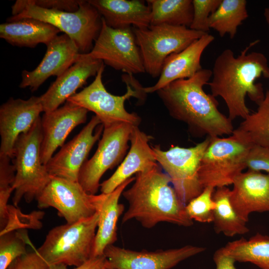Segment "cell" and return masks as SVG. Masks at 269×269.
Masks as SVG:
<instances>
[{
  "label": "cell",
  "instance_id": "obj_8",
  "mask_svg": "<svg viewBox=\"0 0 269 269\" xmlns=\"http://www.w3.org/2000/svg\"><path fill=\"white\" fill-rule=\"evenodd\" d=\"M250 146L232 135L227 137H210L199 170L203 188L215 189L233 184L235 178L246 168V157Z\"/></svg>",
  "mask_w": 269,
  "mask_h": 269
},
{
  "label": "cell",
  "instance_id": "obj_23",
  "mask_svg": "<svg viewBox=\"0 0 269 269\" xmlns=\"http://www.w3.org/2000/svg\"><path fill=\"white\" fill-rule=\"evenodd\" d=\"M134 180L131 177L109 193L95 194L97 212L99 214L92 257L104 255L106 248L117 240V222L125 207L119 199L126 187Z\"/></svg>",
  "mask_w": 269,
  "mask_h": 269
},
{
  "label": "cell",
  "instance_id": "obj_42",
  "mask_svg": "<svg viewBox=\"0 0 269 269\" xmlns=\"http://www.w3.org/2000/svg\"><path fill=\"white\" fill-rule=\"evenodd\" d=\"M266 95H267L268 96H269V88L268 91H267V92L266 93Z\"/></svg>",
  "mask_w": 269,
  "mask_h": 269
},
{
  "label": "cell",
  "instance_id": "obj_14",
  "mask_svg": "<svg viewBox=\"0 0 269 269\" xmlns=\"http://www.w3.org/2000/svg\"><path fill=\"white\" fill-rule=\"evenodd\" d=\"M103 130L100 119L95 115L93 116L80 133L64 144L48 161L45 166L49 174L78 182L80 170Z\"/></svg>",
  "mask_w": 269,
  "mask_h": 269
},
{
  "label": "cell",
  "instance_id": "obj_11",
  "mask_svg": "<svg viewBox=\"0 0 269 269\" xmlns=\"http://www.w3.org/2000/svg\"><path fill=\"white\" fill-rule=\"evenodd\" d=\"M104 63L99 69L92 83L67 101L95 114L104 127L117 123H127L138 127L141 118L135 113H129L125 108V101L131 97L142 101L139 94L130 85L122 96H116L108 92L103 81Z\"/></svg>",
  "mask_w": 269,
  "mask_h": 269
},
{
  "label": "cell",
  "instance_id": "obj_40",
  "mask_svg": "<svg viewBox=\"0 0 269 269\" xmlns=\"http://www.w3.org/2000/svg\"><path fill=\"white\" fill-rule=\"evenodd\" d=\"M264 15L269 29V6L265 9Z\"/></svg>",
  "mask_w": 269,
  "mask_h": 269
},
{
  "label": "cell",
  "instance_id": "obj_34",
  "mask_svg": "<svg viewBox=\"0 0 269 269\" xmlns=\"http://www.w3.org/2000/svg\"><path fill=\"white\" fill-rule=\"evenodd\" d=\"M10 158L0 155V210H5L11 193L15 176V169L10 163Z\"/></svg>",
  "mask_w": 269,
  "mask_h": 269
},
{
  "label": "cell",
  "instance_id": "obj_33",
  "mask_svg": "<svg viewBox=\"0 0 269 269\" xmlns=\"http://www.w3.org/2000/svg\"><path fill=\"white\" fill-rule=\"evenodd\" d=\"M222 0H192L193 19L191 29L209 33V18L217 8Z\"/></svg>",
  "mask_w": 269,
  "mask_h": 269
},
{
  "label": "cell",
  "instance_id": "obj_25",
  "mask_svg": "<svg viewBox=\"0 0 269 269\" xmlns=\"http://www.w3.org/2000/svg\"><path fill=\"white\" fill-rule=\"evenodd\" d=\"M61 31L53 25L32 18H23L0 25V37L13 46L33 48L45 45Z\"/></svg>",
  "mask_w": 269,
  "mask_h": 269
},
{
  "label": "cell",
  "instance_id": "obj_29",
  "mask_svg": "<svg viewBox=\"0 0 269 269\" xmlns=\"http://www.w3.org/2000/svg\"><path fill=\"white\" fill-rule=\"evenodd\" d=\"M150 25L167 24L190 27L193 14L192 0H147Z\"/></svg>",
  "mask_w": 269,
  "mask_h": 269
},
{
  "label": "cell",
  "instance_id": "obj_1",
  "mask_svg": "<svg viewBox=\"0 0 269 269\" xmlns=\"http://www.w3.org/2000/svg\"><path fill=\"white\" fill-rule=\"evenodd\" d=\"M258 42L250 43L237 56L231 49H226L214 61L208 85L212 95L224 101L232 121L244 119L250 114L246 104L247 95L258 105L265 98L262 85L256 82L262 76L269 79L268 59L262 53L249 52Z\"/></svg>",
  "mask_w": 269,
  "mask_h": 269
},
{
  "label": "cell",
  "instance_id": "obj_16",
  "mask_svg": "<svg viewBox=\"0 0 269 269\" xmlns=\"http://www.w3.org/2000/svg\"><path fill=\"white\" fill-rule=\"evenodd\" d=\"M43 112L40 97L28 99L10 98L0 107V155L11 159L18 136L27 131Z\"/></svg>",
  "mask_w": 269,
  "mask_h": 269
},
{
  "label": "cell",
  "instance_id": "obj_13",
  "mask_svg": "<svg viewBox=\"0 0 269 269\" xmlns=\"http://www.w3.org/2000/svg\"><path fill=\"white\" fill-rule=\"evenodd\" d=\"M40 209L53 207L67 223L73 224L97 212L95 194H88L78 182L51 176V179L36 199Z\"/></svg>",
  "mask_w": 269,
  "mask_h": 269
},
{
  "label": "cell",
  "instance_id": "obj_39",
  "mask_svg": "<svg viewBox=\"0 0 269 269\" xmlns=\"http://www.w3.org/2000/svg\"><path fill=\"white\" fill-rule=\"evenodd\" d=\"M216 269H237L235 265L236 261L231 257L225 254L220 249L213 256Z\"/></svg>",
  "mask_w": 269,
  "mask_h": 269
},
{
  "label": "cell",
  "instance_id": "obj_7",
  "mask_svg": "<svg viewBox=\"0 0 269 269\" xmlns=\"http://www.w3.org/2000/svg\"><path fill=\"white\" fill-rule=\"evenodd\" d=\"M133 31L142 57L145 72L153 78L160 76L166 58L179 52L205 33L183 26L150 25Z\"/></svg>",
  "mask_w": 269,
  "mask_h": 269
},
{
  "label": "cell",
  "instance_id": "obj_10",
  "mask_svg": "<svg viewBox=\"0 0 269 269\" xmlns=\"http://www.w3.org/2000/svg\"><path fill=\"white\" fill-rule=\"evenodd\" d=\"M133 127L121 123L104 127L95 153L85 161L79 175L78 182L88 194H96L105 172L123 161Z\"/></svg>",
  "mask_w": 269,
  "mask_h": 269
},
{
  "label": "cell",
  "instance_id": "obj_32",
  "mask_svg": "<svg viewBox=\"0 0 269 269\" xmlns=\"http://www.w3.org/2000/svg\"><path fill=\"white\" fill-rule=\"evenodd\" d=\"M215 188L207 187L197 196L185 205L189 217L200 223H211L213 221V213L216 204L213 199Z\"/></svg>",
  "mask_w": 269,
  "mask_h": 269
},
{
  "label": "cell",
  "instance_id": "obj_9",
  "mask_svg": "<svg viewBox=\"0 0 269 269\" xmlns=\"http://www.w3.org/2000/svg\"><path fill=\"white\" fill-rule=\"evenodd\" d=\"M207 137L188 147L172 146L162 150L160 145L151 146L155 158L171 179L176 193L186 205L203 191L199 176L202 157L210 142Z\"/></svg>",
  "mask_w": 269,
  "mask_h": 269
},
{
  "label": "cell",
  "instance_id": "obj_20",
  "mask_svg": "<svg viewBox=\"0 0 269 269\" xmlns=\"http://www.w3.org/2000/svg\"><path fill=\"white\" fill-rule=\"evenodd\" d=\"M232 185L230 201L244 221L247 223L252 213L269 211V174L248 170L240 174Z\"/></svg>",
  "mask_w": 269,
  "mask_h": 269
},
{
  "label": "cell",
  "instance_id": "obj_24",
  "mask_svg": "<svg viewBox=\"0 0 269 269\" xmlns=\"http://www.w3.org/2000/svg\"><path fill=\"white\" fill-rule=\"evenodd\" d=\"M113 28L144 29L150 26V8L139 0H88Z\"/></svg>",
  "mask_w": 269,
  "mask_h": 269
},
{
  "label": "cell",
  "instance_id": "obj_26",
  "mask_svg": "<svg viewBox=\"0 0 269 269\" xmlns=\"http://www.w3.org/2000/svg\"><path fill=\"white\" fill-rule=\"evenodd\" d=\"M236 262L250 263L261 269H269V237L258 233L249 239L242 238L219 249Z\"/></svg>",
  "mask_w": 269,
  "mask_h": 269
},
{
  "label": "cell",
  "instance_id": "obj_28",
  "mask_svg": "<svg viewBox=\"0 0 269 269\" xmlns=\"http://www.w3.org/2000/svg\"><path fill=\"white\" fill-rule=\"evenodd\" d=\"M230 191L227 187H222L217 188L213 193L216 204L213 221L214 230L227 237L244 235L249 231L247 222L238 216L231 204Z\"/></svg>",
  "mask_w": 269,
  "mask_h": 269
},
{
  "label": "cell",
  "instance_id": "obj_15",
  "mask_svg": "<svg viewBox=\"0 0 269 269\" xmlns=\"http://www.w3.org/2000/svg\"><path fill=\"white\" fill-rule=\"evenodd\" d=\"M205 250L186 245L165 250L136 251L111 245L106 248L104 255L109 266L115 269H170Z\"/></svg>",
  "mask_w": 269,
  "mask_h": 269
},
{
  "label": "cell",
  "instance_id": "obj_37",
  "mask_svg": "<svg viewBox=\"0 0 269 269\" xmlns=\"http://www.w3.org/2000/svg\"><path fill=\"white\" fill-rule=\"evenodd\" d=\"M29 2L40 7L74 12L79 8L80 0H28Z\"/></svg>",
  "mask_w": 269,
  "mask_h": 269
},
{
  "label": "cell",
  "instance_id": "obj_31",
  "mask_svg": "<svg viewBox=\"0 0 269 269\" xmlns=\"http://www.w3.org/2000/svg\"><path fill=\"white\" fill-rule=\"evenodd\" d=\"M26 231L20 229L0 235V269H7L16 259L27 254Z\"/></svg>",
  "mask_w": 269,
  "mask_h": 269
},
{
  "label": "cell",
  "instance_id": "obj_35",
  "mask_svg": "<svg viewBox=\"0 0 269 269\" xmlns=\"http://www.w3.org/2000/svg\"><path fill=\"white\" fill-rule=\"evenodd\" d=\"M246 166L250 171H264L269 174V147L251 145L247 153Z\"/></svg>",
  "mask_w": 269,
  "mask_h": 269
},
{
  "label": "cell",
  "instance_id": "obj_12",
  "mask_svg": "<svg viewBox=\"0 0 269 269\" xmlns=\"http://www.w3.org/2000/svg\"><path fill=\"white\" fill-rule=\"evenodd\" d=\"M89 57L129 74L144 73L140 50L131 27L115 29L102 18V27Z\"/></svg>",
  "mask_w": 269,
  "mask_h": 269
},
{
  "label": "cell",
  "instance_id": "obj_38",
  "mask_svg": "<svg viewBox=\"0 0 269 269\" xmlns=\"http://www.w3.org/2000/svg\"><path fill=\"white\" fill-rule=\"evenodd\" d=\"M109 266L108 260L104 255L92 257L83 265L73 269H106ZM48 269H68L64 264L49 265Z\"/></svg>",
  "mask_w": 269,
  "mask_h": 269
},
{
  "label": "cell",
  "instance_id": "obj_18",
  "mask_svg": "<svg viewBox=\"0 0 269 269\" xmlns=\"http://www.w3.org/2000/svg\"><path fill=\"white\" fill-rule=\"evenodd\" d=\"M88 111L68 101L62 107L41 118L42 139L40 156L45 165L54 152L64 142L71 131L87 120Z\"/></svg>",
  "mask_w": 269,
  "mask_h": 269
},
{
  "label": "cell",
  "instance_id": "obj_3",
  "mask_svg": "<svg viewBox=\"0 0 269 269\" xmlns=\"http://www.w3.org/2000/svg\"><path fill=\"white\" fill-rule=\"evenodd\" d=\"M134 181L132 186L122 194L129 204L122 218L123 223L135 219L147 229L160 222L184 227L193 225L185 205L169 185L170 177L158 164L136 173Z\"/></svg>",
  "mask_w": 269,
  "mask_h": 269
},
{
  "label": "cell",
  "instance_id": "obj_27",
  "mask_svg": "<svg viewBox=\"0 0 269 269\" xmlns=\"http://www.w3.org/2000/svg\"><path fill=\"white\" fill-rule=\"evenodd\" d=\"M258 105L257 111L244 119L231 135L250 146L269 147V96L266 94Z\"/></svg>",
  "mask_w": 269,
  "mask_h": 269
},
{
  "label": "cell",
  "instance_id": "obj_41",
  "mask_svg": "<svg viewBox=\"0 0 269 269\" xmlns=\"http://www.w3.org/2000/svg\"><path fill=\"white\" fill-rule=\"evenodd\" d=\"M106 269H115L111 268V267L108 266Z\"/></svg>",
  "mask_w": 269,
  "mask_h": 269
},
{
  "label": "cell",
  "instance_id": "obj_30",
  "mask_svg": "<svg viewBox=\"0 0 269 269\" xmlns=\"http://www.w3.org/2000/svg\"><path fill=\"white\" fill-rule=\"evenodd\" d=\"M246 0H222L209 18L210 29L223 37L228 34L233 39L238 28L249 16Z\"/></svg>",
  "mask_w": 269,
  "mask_h": 269
},
{
  "label": "cell",
  "instance_id": "obj_4",
  "mask_svg": "<svg viewBox=\"0 0 269 269\" xmlns=\"http://www.w3.org/2000/svg\"><path fill=\"white\" fill-rule=\"evenodd\" d=\"M11 9L7 21L32 18L50 24L69 36L83 54L91 51L102 27L101 15L88 0H80L74 12L40 7L28 0H16Z\"/></svg>",
  "mask_w": 269,
  "mask_h": 269
},
{
  "label": "cell",
  "instance_id": "obj_36",
  "mask_svg": "<svg viewBox=\"0 0 269 269\" xmlns=\"http://www.w3.org/2000/svg\"><path fill=\"white\" fill-rule=\"evenodd\" d=\"M48 267L35 249L15 260L7 269H48Z\"/></svg>",
  "mask_w": 269,
  "mask_h": 269
},
{
  "label": "cell",
  "instance_id": "obj_2",
  "mask_svg": "<svg viewBox=\"0 0 269 269\" xmlns=\"http://www.w3.org/2000/svg\"><path fill=\"white\" fill-rule=\"evenodd\" d=\"M212 70L202 69L187 79L174 81L156 93L173 119L183 122L194 135L211 137L232 134V120L218 109L217 101L207 94L204 86L212 77Z\"/></svg>",
  "mask_w": 269,
  "mask_h": 269
},
{
  "label": "cell",
  "instance_id": "obj_21",
  "mask_svg": "<svg viewBox=\"0 0 269 269\" xmlns=\"http://www.w3.org/2000/svg\"><path fill=\"white\" fill-rule=\"evenodd\" d=\"M153 137L134 126L130 136L129 152L113 174L100 184L101 191H113L134 174L148 170L157 165L149 141Z\"/></svg>",
  "mask_w": 269,
  "mask_h": 269
},
{
  "label": "cell",
  "instance_id": "obj_6",
  "mask_svg": "<svg viewBox=\"0 0 269 269\" xmlns=\"http://www.w3.org/2000/svg\"><path fill=\"white\" fill-rule=\"evenodd\" d=\"M42 133L41 117L27 132L20 134L15 143L12 163L15 169L13 187V205L22 198L27 203L36 199L51 179L40 156Z\"/></svg>",
  "mask_w": 269,
  "mask_h": 269
},
{
  "label": "cell",
  "instance_id": "obj_5",
  "mask_svg": "<svg viewBox=\"0 0 269 269\" xmlns=\"http://www.w3.org/2000/svg\"><path fill=\"white\" fill-rule=\"evenodd\" d=\"M99 214L73 224L51 229L36 250L48 265L79 267L92 258Z\"/></svg>",
  "mask_w": 269,
  "mask_h": 269
},
{
  "label": "cell",
  "instance_id": "obj_22",
  "mask_svg": "<svg viewBox=\"0 0 269 269\" xmlns=\"http://www.w3.org/2000/svg\"><path fill=\"white\" fill-rule=\"evenodd\" d=\"M214 39L212 35L205 34L183 50L168 56L163 63L158 81L152 86L144 87V92H156L174 81L195 75L203 69L201 65L202 55Z\"/></svg>",
  "mask_w": 269,
  "mask_h": 269
},
{
  "label": "cell",
  "instance_id": "obj_17",
  "mask_svg": "<svg viewBox=\"0 0 269 269\" xmlns=\"http://www.w3.org/2000/svg\"><path fill=\"white\" fill-rule=\"evenodd\" d=\"M46 45V53L37 67L22 71L20 88L28 87L35 91L50 76L61 75L77 61L80 54L75 42L65 33L58 35Z\"/></svg>",
  "mask_w": 269,
  "mask_h": 269
},
{
  "label": "cell",
  "instance_id": "obj_19",
  "mask_svg": "<svg viewBox=\"0 0 269 269\" xmlns=\"http://www.w3.org/2000/svg\"><path fill=\"white\" fill-rule=\"evenodd\" d=\"M104 63L80 53L77 61L58 77L46 92L40 96L44 113L54 111L82 87L89 78L96 76Z\"/></svg>",
  "mask_w": 269,
  "mask_h": 269
}]
</instances>
